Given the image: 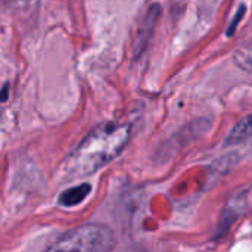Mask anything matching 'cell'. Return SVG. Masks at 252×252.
I'll return each instance as SVG.
<instances>
[{"instance_id":"cell-1","label":"cell","mask_w":252,"mask_h":252,"mask_svg":"<svg viewBox=\"0 0 252 252\" xmlns=\"http://www.w3.org/2000/svg\"><path fill=\"white\" fill-rule=\"evenodd\" d=\"M130 142V126L108 123L90 131L69 154L65 173L71 179L86 177L114 161Z\"/></svg>"},{"instance_id":"cell-2","label":"cell","mask_w":252,"mask_h":252,"mask_svg":"<svg viewBox=\"0 0 252 252\" xmlns=\"http://www.w3.org/2000/svg\"><path fill=\"white\" fill-rule=\"evenodd\" d=\"M112 230L99 223H87L65 232L44 252H111L115 248Z\"/></svg>"},{"instance_id":"cell-3","label":"cell","mask_w":252,"mask_h":252,"mask_svg":"<svg viewBox=\"0 0 252 252\" xmlns=\"http://www.w3.org/2000/svg\"><path fill=\"white\" fill-rule=\"evenodd\" d=\"M252 137V114L242 118L229 133V136L224 140L226 146H233V145H239L244 143L245 140H248Z\"/></svg>"},{"instance_id":"cell-4","label":"cell","mask_w":252,"mask_h":252,"mask_svg":"<svg viewBox=\"0 0 252 252\" xmlns=\"http://www.w3.org/2000/svg\"><path fill=\"white\" fill-rule=\"evenodd\" d=\"M90 190H92V186L89 183H83V185L69 188L61 193L59 204L62 207H75V205L81 204L89 196Z\"/></svg>"},{"instance_id":"cell-5","label":"cell","mask_w":252,"mask_h":252,"mask_svg":"<svg viewBox=\"0 0 252 252\" xmlns=\"http://www.w3.org/2000/svg\"><path fill=\"white\" fill-rule=\"evenodd\" d=\"M233 59L236 62V65L248 72V74H252V38L242 43L233 53Z\"/></svg>"},{"instance_id":"cell-6","label":"cell","mask_w":252,"mask_h":252,"mask_svg":"<svg viewBox=\"0 0 252 252\" xmlns=\"http://www.w3.org/2000/svg\"><path fill=\"white\" fill-rule=\"evenodd\" d=\"M244 15H245V4H241V6H239V10H238V15L232 19V22H230V25H229V28H227V35H229V37L233 35V32H235V30H236L239 21L244 18Z\"/></svg>"},{"instance_id":"cell-7","label":"cell","mask_w":252,"mask_h":252,"mask_svg":"<svg viewBox=\"0 0 252 252\" xmlns=\"http://www.w3.org/2000/svg\"><path fill=\"white\" fill-rule=\"evenodd\" d=\"M6 1H9L10 4H16V6H27V4L32 3L34 0H6Z\"/></svg>"},{"instance_id":"cell-8","label":"cell","mask_w":252,"mask_h":252,"mask_svg":"<svg viewBox=\"0 0 252 252\" xmlns=\"http://www.w3.org/2000/svg\"><path fill=\"white\" fill-rule=\"evenodd\" d=\"M6 97H7V84H4L3 87V100H6Z\"/></svg>"}]
</instances>
